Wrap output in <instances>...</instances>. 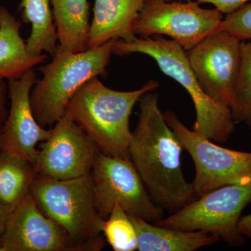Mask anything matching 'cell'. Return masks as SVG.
I'll list each match as a JSON object with an SVG mask.
<instances>
[{"label": "cell", "instance_id": "12", "mask_svg": "<svg viewBox=\"0 0 251 251\" xmlns=\"http://www.w3.org/2000/svg\"><path fill=\"white\" fill-rule=\"evenodd\" d=\"M0 251H78L67 231L44 215L30 193L10 214Z\"/></svg>", "mask_w": 251, "mask_h": 251}, {"label": "cell", "instance_id": "14", "mask_svg": "<svg viewBox=\"0 0 251 251\" xmlns=\"http://www.w3.org/2000/svg\"><path fill=\"white\" fill-rule=\"evenodd\" d=\"M145 0H94V18L89 32L88 49L112 39L130 42L136 39L133 25Z\"/></svg>", "mask_w": 251, "mask_h": 251}, {"label": "cell", "instance_id": "13", "mask_svg": "<svg viewBox=\"0 0 251 251\" xmlns=\"http://www.w3.org/2000/svg\"><path fill=\"white\" fill-rule=\"evenodd\" d=\"M31 69L22 77L9 80L8 97L11 107L0 130V150L25 158L35 166L39 143L49 139L51 129H46L36 121L30 102V94L36 82Z\"/></svg>", "mask_w": 251, "mask_h": 251}, {"label": "cell", "instance_id": "9", "mask_svg": "<svg viewBox=\"0 0 251 251\" xmlns=\"http://www.w3.org/2000/svg\"><path fill=\"white\" fill-rule=\"evenodd\" d=\"M198 1L145 0L133 25L135 35L170 36L184 50L193 49L206 36L221 28L224 16L206 9Z\"/></svg>", "mask_w": 251, "mask_h": 251}, {"label": "cell", "instance_id": "5", "mask_svg": "<svg viewBox=\"0 0 251 251\" xmlns=\"http://www.w3.org/2000/svg\"><path fill=\"white\" fill-rule=\"evenodd\" d=\"M113 54L119 56L143 53L154 59L162 72L174 79L187 91L196 109L193 129L216 143H226L234 133L236 124L230 108L211 98L202 90L188 64L184 49L177 43L161 36L136 38L130 42L117 41Z\"/></svg>", "mask_w": 251, "mask_h": 251}, {"label": "cell", "instance_id": "15", "mask_svg": "<svg viewBox=\"0 0 251 251\" xmlns=\"http://www.w3.org/2000/svg\"><path fill=\"white\" fill-rule=\"evenodd\" d=\"M129 215L136 229L140 251H194L219 242L204 231H185L158 226Z\"/></svg>", "mask_w": 251, "mask_h": 251}, {"label": "cell", "instance_id": "19", "mask_svg": "<svg viewBox=\"0 0 251 251\" xmlns=\"http://www.w3.org/2000/svg\"><path fill=\"white\" fill-rule=\"evenodd\" d=\"M38 175L31 162L0 150V202L14 210L29 193Z\"/></svg>", "mask_w": 251, "mask_h": 251}, {"label": "cell", "instance_id": "11", "mask_svg": "<svg viewBox=\"0 0 251 251\" xmlns=\"http://www.w3.org/2000/svg\"><path fill=\"white\" fill-rule=\"evenodd\" d=\"M36 168L39 175L69 179L91 173L100 151L72 117L64 113L51 128L49 139L39 145Z\"/></svg>", "mask_w": 251, "mask_h": 251}, {"label": "cell", "instance_id": "10", "mask_svg": "<svg viewBox=\"0 0 251 251\" xmlns=\"http://www.w3.org/2000/svg\"><path fill=\"white\" fill-rule=\"evenodd\" d=\"M242 42L219 28L186 52L202 90L229 108L240 68Z\"/></svg>", "mask_w": 251, "mask_h": 251}, {"label": "cell", "instance_id": "2", "mask_svg": "<svg viewBox=\"0 0 251 251\" xmlns=\"http://www.w3.org/2000/svg\"><path fill=\"white\" fill-rule=\"evenodd\" d=\"M158 85L151 80L139 90L124 92L108 88L94 77L72 97L65 113L85 130L101 152L130 159L132 110L144 94Z\"/></svg>", "mask_w": 251, "mask_h": 251}, {"label": "cell", "instance_id": "8", "mask_svg": "<svg viewBox=\"0 0 251 251\" xmlns=\"http://www.w3.org/2000/svg\"><path fill=\"white\" fill-rule=\"evenodd\" d=\"M91 175L96 206L103 219L108 217L117 204L130 215L149 222L155 223L163 218L164 210L153 201L130 159L99 151Z\"/></svg>", "mask_w": 251, "mask_h": 251}, {"label": "cell", "instance_id": "18", "mask_svg": "<svg viewBox=\"0 0 251 251\" xmlns=\"http://www.w3.org/2000/svg\"><path fill=\"white\" fill-rule=\"evenodd\" d=\"M19 9L23 22L31 25L30 36L26 41L27 52L39 56L46 51L52 57L58 39L50 0H21Z\"/></svg>", "mask_w": 251, "mask_h": 251}, {"label": "cell", "instance_id": "3", "mask_svg": "<svg viewBox=\"0 0 251 251\" xmlns=\"http://www.w3.org/2000/svg\"><path fill=\"white\" fill-rule=\"evenodd\" d=\"M29 193L44 215L67 231L78 251H99L105 247V220L96 206L91 173L69 179L39 174Z\"/></svg>", "mask_w": 251, "mask_h": 251}, {"label": "cell", "instance_id": "1", "mask_svg": "<svg viewBox=\"0 0 251 251\" xmlns=\"http://www.w3.org/2000/svg\"><path fill=\"white\" fill-rule=\"evenodd\" d=\"M150 92L139 100L130 159L154 202L173 214L193 202L196 195L181 170L182 145L160 110L158 93Z\"/></svg>", "mask_w": 251, "mask_h": 251}, {"label": "cell", "instance_id": "23", "mask_svg": "<svg viewBox=\"0 0 251 251\" xmlns=\"http://www.w3.org/2000/svg\"><path fill=\"white\" fill-rule=\"evenodd\" d=\"M251 0H196L199 4H211L223 14L233 12Z\"/></svg>", "mask_w": 251, "mask_h": 251}, {"label": "cell", "instance_id": "25", "mask_svg": "<svg viewBox=\"0 0 251 251\" xmlns=\"http://www.w3.org/2000/svg\"><path fill=\"white\" fill-rule=\"evenodd\" d=\"M238 228L239 232L244 237L251 239V214L240 218L238 224Z\"/></svg>", "mask_w": 251, "mask_h": 251}, {"label": "cell", "instance_id": "26", "mask_svg": "<svg viewBox=\"0 0 251 251\" xmlns=\"http://www.w3.org/2000/svg\"><path fill=\"white\" fill-rule=\"evenodd\" d=\"M12 211V209L0 202V237L4 232L6 221Z\"/></svg>", "mask_w": 251, "mask_h": 251}, {"label": "cell", "instance_id": "7", "mask_svg": "<svg viewBox=\"0 0 251 251\" xmlns=\"http://www.w3.org/2000/svg\"><path fill=\"white\" fill-rule=\"evenodd\" d=\"M167 124L175 132L183 149L192 158L196 175L192 182L196 196H203L227 185L251 181V152L219 146L188 129L175 112H163Z\"/></svg>", "mask_w": 251, "mask_h": 251}, {"label": "cell", "instance_id": "24", "mask_svg": "<svg viewBox=\"0 0 251 251\" xmlns=\"http://www.w3.org/2000/svg\"><path fill=\"white\" fill-rule=\"evenodd\" d=\"M8 94V85L4 79L0 77V130L4 125L5 120L8 116L6 109V94Z\"/></svg>", "mask_w": 251, "mask_h": 251}, {"label": "cell", "instance_id": "28", "mask_svg": "<svg viewBox=\"0 0 251 251\" xmlns=\"http://www.w3.org/2000/svg\"></svg>", "mask_w": 251, "mask_h": 251}, {"label": "cell", "instance_id": "4", "mask_svg": "<svg viewBox=\"0 0 251 251\" xmlns=\"http://www.w3.org/2000/svg\"><path fill=\"white\" fill-rule=\"evenodd\" d=\"M117 39L80 52L57 46L52 61L40 67L43 77L30 94L33 113L41 126L55 125L65 113L72 97L86 82L107 74L106 67Z\"/></svg>", "mask_w": 251, "mask_h": 251}, {"label": "cell", "instance_id": "17", "mask_svg": "<svg viewBox=\"0 0 251 251\" xmlns=\"http://www.w3.org/2000/svg\"><path fill=\"white\" fill-rule=\"evenodd\" d=\"M59 46L80 52L88 49L90 12L87 0H50Z\"/></svg>", "mask_w": 251, "mask_h": 251}, {"label": "cell", "instance_id": "16", "mask_svg": "<svg viewBox=\"0 0 251 251\" xmlns=\"http://www.w3.org/2000/svg\"><path fill=\"white\" fill-rule=\"evenodd\" d=\"M21 24L5 6H0V77L18 79L34 66L46 62V54L31 55L21 35Z\"/></svg>", "mask_w": 251, "mask_h": 251}, {"label": "cell", "instance_id": "22", "mask_svg": "<svg viewBox=\"0 0 251 251\" xmlns=\"http://www.w3.org/2000/svg\"><path fill=\"white\" fill-rule=\"evenodd\" d=\"M221 28L239 40H251V2L227 14Z\"/></svg>", "mask_w": 251, "mask_h": 251}, {"label": "cell", "instance_id": "20", "mask_svg": "<svg viewBox=\"0 0 251 251\" xmlns=\"http://www.w3.org/2000/svg\"><path fill=\"white\" fill-rule=\"evenodd\" d=\"M229 108L236 125L251 126V41L242 42L240 68Z\"/></svg>", "mask_w": 251, "mask_h": 251}, {"label": "cell", "instance_id": "21", "mask_svg": "<svg viewBox=\"0 0 251 251\" xmlns=\"http://www.w3.org/2000/svg\"><path fill=\"white\" fill-rule=\"evenodd\" d=\"M102 233L115 251L138 250L136 229L128 213L119 204H115L110 215L104 221Z\"/></svg>", "mask_w": 251, "mask_h": 251}, {"label": "cell", "instance_id": "6", "mask_svg": "<svg viewBox=\"0 0 251 251\" xmlns=\"http://www.w3.org/2000/svg\"><path fill=\"white\" fill-rule=\"evenodd\" d=\"M251 202V181L227 185L201 196L153 224L185 231H204L232 247H242L245 237L238 224L242 213Z\"/></svg>", "mask_w": 251, "mask_h": 251}, {"label": "cell", "instance_id": "27", "mask_svg": "<svg viewBox=\"0 0 251 251\" xmlns=\"http://www.w3.org/2000/svg\"><path fill=\"white\" fill-rule=\"evenodd\" d=\"M163 1H171V0H163ZM184 1H191V0H184Z\"/></svg>", "mask_w": 251, "mask_h": 251}]
</instances>
